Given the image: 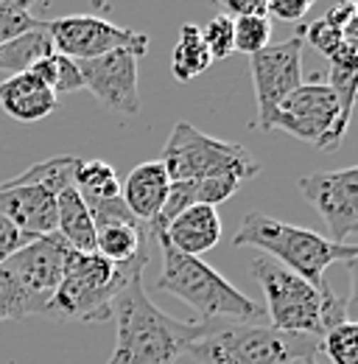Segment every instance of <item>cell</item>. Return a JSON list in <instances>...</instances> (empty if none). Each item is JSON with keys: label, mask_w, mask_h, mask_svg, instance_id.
Returning <instances> with one entry per match:
<instances>
[{"label": "cell", "mask_w": 358, "mask_h": 364, "mask_svg": "<svg viewBox=\"0 0 358 364\" xmlns=\"http://www.w3.org/2000/svg\"><path fill=\"white\" fill-rule=\"evenodd\" d=\"M112 319L118 342L107 364H171L207 333V322H182L163 314L143 289V269L118 291Z\"/></svg>", "instance_id": "obj_1"}, {"label": "cell", "mask_w": 358, "mask_h": 364, "mask_svg": "<svg viewBox=\"0 0 358 364\" xmlns=\"http://www.w3.org/2000/svg\"><path fill=\"white\" fill-rule=\"evenodd\" d=\"M151 241L163 247V272L157 277V289L185 300L205 322H255L264 317L258 303H252L202 258L174 250L163 232H151Z\"/></svg>", "instance_id": "obj_2"}, {"label": "cell", "mask_w": 358, "mask_h": 364, "mask_svg": "<svg viewBox=\"0 0 358 364\" xmlns=\"http://www.w3.org/2000/svg\"><path fill=\"white\" fill-rule=\"evenodd\" d=\"M235 247H255L264 250L271 261L286 267L288 272L300 274L311 286H325V269L330 264H356V244H333L330 238L313 232V230L294 228L280 219H271L266 213H246L241 228L232 238Z\"/></svg>", "instance_id": "obj_3"}, {"label": "cell", "mask_w": 358, "mask_h": 364, "mask_svg": "<svg viewBox=\"0 0 358 364\" xmlns=\"http://www.w3.org/2000/svg\"><path fill=\"white\" fill-rule=\"evenodd\" d=\"M202 364H303L316 359L319 339L258 322H207V333L188 350Z\"/></svg>", "instance_id": "obj_4"}, {"label": "cell", "mask_w": 358, "mask_h": 364, "mask_svg": "<svg viewBox=\"0 0 358 364\" xmlns=\"http://www.w3.org/2000/svg\"><path fill=\"white\" fill-rule=\"evenodd\" d=\"M148 261H134L115 267L98 252H67L65 274L53 291L43 317L79 319V322H107L112 319V303L124 283Z\"/></svg>", "instance_id": "obj_5"}, {"label": "cell", "mask_w": 358, "mask_h": 364, "mask_svg": "<svg viewBox=\"0 0 358 364\" xmlns=\"http://www.w3.org/2000/svg\"><path fill=\"white\" fill-rule=\"evenodd\" d=\"M160 163L171 182L229 177L244 185L261 171V163H255V157L244 146L216 140L185 121L174 124Z\"/></svg>", "instance_id": "obj_6"}, {"label": "cell", "mask_w": 358, "mask_h": 364, "mask_svg": "<svg viewBox=\"0 0 358 364\" xmlns=\"http://www.w3.org/2000/svg\"><path fill=\"white\" fill-rule=\"evenodd\" d=\"M252 274L266 294L271 328L313 339L325 336V291L330 289L327 283L316 289L300 274L288 272L264 255L252 261Z\"/></svg>", "instance_id": "obj_7"}, {"label": "cell", "mask_w": 358, "mask_h": 364, "mask_svg": "<svg viewBox=\"0 0 358 364\" xmlns=\"http://www.w3.org/2000/svg\"><path fill=\"white\" fill-rule=\"evenodd\" d=\"M350 118L353 115L342 109L339 95L327 85H300L274 109L268 129H283L316 149L333 151L342 146Z\"/></svg>", "instance_id": "obj_8"}, {"label": "cell", "mask_w": 358, "mask_h": 364, "mask_svg": "<svg viewBox=\"0 0 358 364\" xmlns=\"http://www.w3.org/2000/svg\"><path fill=\"white\" fill-rule=\"evenodd\" d=\"M48 37H50L56 53H62L73 62L95 59V56H104L118 48H129L137 56H143L148 50L146 34H137L132 28H121L109 20L90 17V14L59 17V20L48 23Z\"/></svg>", "instance_id": "obj_9"}, {"label": "cell", "mask_w": 358, "mask_h": 364, "mask_svg": "<svg viewBox=\"0 0 358 364\" xmlns=\"http://www.w3.org/2000/svg\"><path fill=\"white\" fill-rule=\"evenodd\" d=\"M303 46L305 40L297 34L280 46H266L255 56H249L258 98V124L266 132L274 109L303 85Z\"/></svg>", "instance_id": "obj_10"}, {"label": "cell", "mask_w": 358, "mask_h": 364, "mask_svg": "<svg viewBox=\"0 0 358 364\" xmlns=\"http://www.w3.org/2000/svg\"><path fill=\"white\" fill-rule=\"evenodd\" d=\"M303 196L313 205V210L325 219L333 244L353 247L358 232V171H319L300 180Z\"/></svg>", "instance_id": "obj_11"}, {"label": "cell", "mask_w": 358, "mask_h": 364, "mask_svg": "<svg viewBox=\"0 0 358 364\" xmlns=\"http://www.w3.org/2000/svg\"><path fill=\"white\" fill-rule=\"evenodd\" d=\"M137 53L129 48L109 50L104 56L76 62L82 82L104 107L121 115L140 112V92H137Z\"/></svg>", "instance_id": "obj_12"}, {"label": "cell", "mask_w": 358, "mask_h": 364, "mask_svg": "<svg viewBox=\"0 0 358 364\" xmlns=\"http://www.w3.org/2000/svg\"><path fill=\"white\" fill-rule=\"evenodd\" d=\"M67 252H70L67 241H65L59 232H50V235L31 238L23 250H17V252L6 261V267L17 274L20 283L48 309L53 291H56L59 283H62Z\"/></svg>", "instance_id": "obj_13"}, {"label": "cell", "mask_w": 358, "mask_h": 364, "mask_svg": "<svg viewBox=\"0 0 358 364\" xmlns=\"http://www.w3.org/2000/svg\"><path fill=\"white\" fill-rule=\"evenodd\" d=\"M0 216L28 238L50 235L56 232V196L45 188H11L0 182Z\"/></svg>", "instance_id": "obj_14"}, {"label": "cell", "mask_w": 358, "mask_h": 364, "mask_svg": "<svg viewBox=\"0 0 358 364\" xmlns=\"http://www.w3.org/2000/svg\"><path fill=\"white\" fill-rule=\"evenodd\" d=\"M148 232H163L166 241L185 252L199 258L202 252H210L219 238H222V219L216 208L207 205H193L188 210H182L177 219H171L166 228H148Z\"/></svg>", "instance_id": "obj_15"}, {"label": "cell", "mask_w": 358, "mask_h": 364, "mask_svg": "<svg viewBox=\"0 0 358 364\" xmlns=\"http://www.w3.org/2000/svg\"><path fill=\"white\" fill-rule=\"evenodd\" d=\"M168 188H171V180H168L163 163L151 160V163H143L129 171V177L121 188V199L132 210L134 219L151 225L166 205Z\"/></svg>", "instance_id": "obj_16"}, {"label": "cell", "mask_w": 358, "mask_h": 364, "mask_svg": "<svg viewBox=\"0 0 358 364\" xmlns=\"http://www.w3.org/2000/svg\"><path fill=\"white\" fill-rule=\"evenodd\" d=\"M0 107L9 118L20 124H34L53 112L56 95L34 73H17L0 82Z\"/></svg>", "instance_id": "obj_17"}, {"label": "cell", "mask_w": 358, "mask_h": 364, "mask_svg": "<svg viewBox=\"0 0 358 364\" xmlns=\"http://www.w3.org/2000/svg\"><path fill=\"white\" fill-rule=\"evenodd\" d=\"M151 232L146 222H104L95 225V252L115 267L148 261Z\"/></svg>", "instance_id": "obj_18"}, {"label": "cell", "mask_w": 358, "mask_h": 364, "mask_svg": "<svg viewBox=\"0 0 358 364\" xmlns=\"http://www.w3.org/2000/svg\"><path fill=\"white\" fill-rule=\"evenodd\" d=\"M297 34L330 59L345 40L358 37V3H339V6L327 9L325 17H319L311 26H300Z\"/></svg>", "instance_id": "obj_19"}, {"label": "cell", "mask_w": 358, "mask_h": 364, "mask_svg": "<svg viewBox=\"0 0 358 364\" xmlns=\"http://www.w3.org/2000/svg\"><path fill=\"white\" fill-rule=\"evenodd\" d=\"M56 232L76 252H95V225L87 205L76 188H67L56 196Z\"/></svg>", "instance_id": "obj_20"}, {"label": "cell", "mask_w": 358, "mask_h": 364, "mask_svg": "<svg viewBox=\"0 0 358 364\" xmlns=\"http://www.w3.org/2000/svg\"><path fill=\"white\" fill-rule=\"evenodd\" d=\"M82 166V157L73 154H59V157H48L43 163H34L28 171L6 180L3 185L20 188V185H31V188H45L53 196H59L67 188H76V171Z\"/></svg>", "instance_id": "obj_21"}, {"label": "cell", "mask_w": 358, "mask_h": 364, "mask_svg": "<svg viewBox=\"0 0 358 364\" xmlns=\"http://www.w3.org/2000/svg\"><path fill=\"white\" fill-rule=\"evenodd\" d=\"M48 53H53V43L48 37V23L34 28V31H26L9 43L0 46V70L3 73H28L40 59H45Z\"/></svg>", "instance_id": "obj_22"}, {"label": "cell", "mask_w": 358, "mask_h": 364, "mask_svg": "<svg viewBox=\"0 0 358 364\" xmlns=\"http://www.w3.org/2000/svg\"><path fill=\"white\" fill-rule=\"evenodd\" d=\"M213 65L210 50L202 43V28L193 23H185L179 28V40L171 53V73L179 82H190L196 76H202L207 68Z\"/></svg>", "instance_id": "obj_23"}, {"label": "cell", "mask_w": 358, "mask_h": 364, "mask_svg": "<svg viewBox=\"0 0 358 364\" xmlns=\"http://www.w3.org/2000/svg\"><path fill=\"white\" fill-rule=\"evenodd\" d=\"M45 314V306L20 283V277L0 264V322Z\"/></svg>", "instance_id": "obj_24"}, {"label": "cell", "mask_w": 358, "mask_h": 364, "mask_svg": "<svg viewBox=\"0 0 358 364\" xmlns=\"http://www.w3.org/2000/svg\"><path fill=\"white\" fill-rule=\"evenodd\" d=\"M28 73H34L40 82H43L48 90L53 92H76L85 90V82H82V73H79V65L62 53H48L45 59H40Z\"/></svg>", "instance_id": "obj_25"}, {"label": "cell", "mask_w": 358, "mask_h": 364, "mask_svg": "<svg viewBox=\"0 0 358 364\" xmlns=\"http://www.w3.org/2000/svg\"><path fill=\"white\" fill-rule=\"evenodd\" d=\"M76 191L82 193V199H115L121 196V182L109 163L82 160L76 171Z\"/></svg>", "instance_id": "obj_26"}, {"label": "cell", "mask_w": 358, "mask_h": 364, "mask_svg": "<svg viewBox=\"0 0 358 364\" xmlns=\"http://www.w3.org/2000/svg\"><path fill=\"white\" fill-rule=\"evenodd\" d=\"M319 350L330 359V364H358V325L347 319L330 328L319 339Z\"/></svg>", "instance_id": "obj_27"}, {"label": "cell", "mask_w": 358, "mask_h": 364, "mask_svg": "<svg viewBox=\"0 0 358 364\" xmlns=\"http://www.w3.org/2000/svg\"><path fill=\"white\" fill-rule=\"evenodd\" d=\"M45 23H40L34 14H31V3L28 0H0V46L26 34V31H34Z\"/></svg>", "instance_id": "obj_28"}, {"label": "cell", "mask_w": 358, "mask_h": 364, "mask_svg": "<svg viewBox=\"0 0 358 364\" xmlns=\"http://www.w3.org/2000/svg\"><path fill=\"white\" fill-rule=\"evenodd\" d=\"M271 40V26L268 17H241L232 20V43L235 53H246L255 56L258 50H264Z\"/></svg>", "instance_id": "obj_29"}, {"label": "cell", "mask_w": 358, "mask_h": 364, "mask_svg": "<svg viewBox=\"0 0 358 364\" xmlns=\"http://www.w3.org/2000/svg\"><path fill=\"white\" fill-rule=\"evenodd\" d=\"M202 43L210 50V59H227L229 53H235V43H232V20L229 17H213L207 23V28L202 31Z\"/></svg>", "instance_id": "obj_30"}, {"label": "cell", "mask_w": 358, "mask_h": 364, "mask_svg": "<svg viewBox=\"0 0 358 364\" xmlns=\"http://www.w3.org/2000/svg\"><path fill=\"white\" fill-rule=\"evenodd\" d=\"M311 0H268L266 14L283 20V23H297L311 11Z\"/></svg>", "instance_id": "obj_31"}, {"label": "cell", "mask_w": 358, "mask_h": 364, "mask_svg": "<svg viewBox=\"0 0 358 364\" xmlns=\"http://www.w3.org/2000/svg\"><path fill=\"white\" fill-rule=\"evenodd\" d=\"M28 241H31L28 235H23L6 216H0V264H6V261H9L17 250H23Z\"/></svg>", "instance_id": "obj_32"}, {"label": "cell", "mask_w": 358, "mask_h": 364, "mask_svg": "<svg viewBox=\"0 0 358 364\" xmlns=\"http://www.w3.org/2000/svg\"><path fill=\"white\" fill-rule=\"evenodd\" d=\"M224 17L241 20V17H268L266 0H222L219 3Z\"/></svg>", "instance_id": "obj_33"}, {"label": "cell", "mask_w": 358, "mask_h": 364, "mask_svg": "<svg viewBox=\"0 0 358 364\" xmlns=\"http://www.w3.org/2000/svg\"><path fill=\"white\" fill-rule=\"evenodd\" d=\"M303 364H319V362H316V359H305Z\"/></svg>", "instance_id": "obj_34"}]
</instances>
